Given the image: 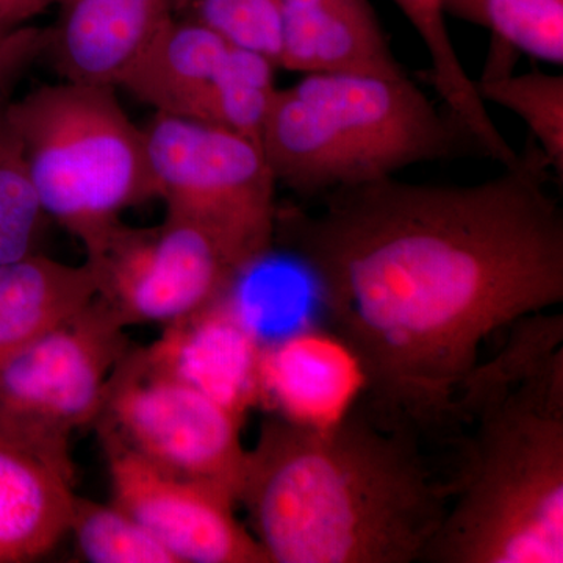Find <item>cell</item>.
<instances>
[{
  "mask_svg": "<svg viewBox=\"0 0 563 563\" xmlns=\"http://www.w3.org/2000/svg\"><path fill=\"white\" fill-rule=\"evenodd\" d=\"M258 141L277 185L303 199L421 163L483 157L409 74H302L274 92Z\"/></svg>",
  "mask_w": 563,
  "mask_h": 563,
  "instance_id": "cell-4",
  "label": "cell"
},
{
  "mask_svg": "<svg viewBox=\"0 0 563 563\" xmlns=\"http://www.w3.org/2000/svg\"><path fill=\"white\" fill-rule=\"evenodd\" d=\"M96 296L90 266L36 254L0 265V361L31 343Z\"/></svg>",
  "mask_w": 563,
  "mask_h": 563,
  "instance_id": "cell-17",
  "label": "cell"
},
{
  "mask_svg": "<svg viewBox=\"0 0 563 563\" xmlns=\"http://www.w3.org/2000/svg\"><path fill=\"white\" fill-rule=\"evenodd\" d=\"M109 462L111 503L131 514L177 563H269L239 499L221 485L158 468L114 437L99 433Z\"/></svg>",
  "mask_w": 563,
  "mask_h": 563,
  "instance_id": "cell-11",
  "label": "cell"
},
{
  "mask_svg": "<svg viewBox=\"0 0 563 563\" xmlns=\"http://www.w3.org/2000/svg\"><path fill=\"white\" fill-rule=\"evenodd\" d=\"M485 103L512 111L528 125L532 141L543 152L555 181H563V76L533 69L477 79Z\"/></svg>",
  "mask_w": 563,
  "mask_h": 563,
  "instance_id": "cell-21",
  "label": "cell"
},
{
  "mask_svg": "<svg viewBox=\"0 0 563 563\" xmlns=\"http://www.w3.org/2000/svg\"><path fill=\"white\" fill-rule=\"evenodd\" d=\"M114 91L65 80L10 99L40 201L84 247L120 222L122 211L157 198L143 128Z\"/></svg>",
  "mask_w": 563,
  "mask_h": 563,
  "instance_id": "cell-5",
  "label": "cell"
},
{
  "mask_svg": "<svg viewBox=\"0 0 563 563\" xmlns=\"http://www.w3.org/2000/svg\"><path fill=\"white\" fill-rule=\"evenodd\" d=\"M95 296L0 361V440L74 483L70 439L101 415L110 374L132 346Z\"/></svg>",
  "mask_w": 563,
  "mask_h": 563,
  "instance_id": "cell-7",
  "label": "cell"
},
{
  "mask_svg": "<svg viewBox=\"0 0 563 563\" xmlns=\"http://www.w3.org/2000/svg\"><path fill=\"white\" fill-rule=\"evenodd\" d=\"M47 29L10 25L0 0V95H9L18 80L43 57L47 47Z\"/></svg>",
  "mask_w": 563,
  "mask_h": 563,
  "instance_id": "cell-24",
  "label": "cell"
},
{
  "mask_svg": "<svg viewBox=\"0 0 563 563\" xmlns=\"http://www.w3.org/2000/svg\"><path fill=\"white\" fill-rule=\"evenodd\" d=\"M506 332L455 398L450 504L424 562H563V314Z\"/></svg>",
  "mask_w": 563,
  "mask_h": 563,
  "instance_id": "cell-3",
  "label": "cell"
},
{
  "mask_svg": "<svg viewBox=\"0 0 563 563\" xmlns=\"http://www.w3.org/2000/svg\"><path fill=\"white\" fill-rule=\"evenodd\" d=\"M95 426L158 468L221 485L239 499L243 418L158 369L143 346L132 344L114 366Z\"/></svg>",
  "mask_w": 563,
  "mask_h": 563,
  "instance_id": "cell-8",
  "label": "cell"
},
{
  "mask_svg": "<svg viewBox=\"0 0 563 563\" xmlns=\"http://www.w3.org/2000/svg\"><path fill=\"white\" fill-rule=\"evenodd\" d=\"M277 66L196 22L173 18L120 87L155 113L261 139Z\"/></svg>",
  "mask_w": 563,
  "mask_h": 563,
  "instance_id": "cell-10",
  "label": "cell"
},
{
  "mask_svg": "<svg viewBox=\"0 0 563 563\" xmlns=\"http://www.w3.org/2000/svg\"><path fill=\"white\" fill-rule=\"evenodd\" d=\"M0 95V265L43 254L51 218L33 185L20 133Z\"/></svg>",
  "mask_w": 563,
  "mask_h": 563,
  "instance_id": "cell-19",
  "label": "cell"
},
{
  "mask_svg": "<svg viewBox=\"0 0 563 563\" xmlns=\"http://www.w3.org/2000/svg\"><path fill=\"white\" fill-rule=\"evenodd\" d=\"M448 16L485 27V0H444Z\"/></svg>",
  "mask_w": 563,
  "mask_h": 563,
  "instance_id": "cell-26",
  "label": "cell"
},
{
  "mask_svg": "<svg viewBox=\"0 0 563 563\" xmlns=\"http://www.w3.org/2000/svg\"><path fill=\"white\" fill-rule=\"evenodd\" d=\"M420 36L429 57V81L442 107L466 132L485 139L495 131L487 103L477 92L476 80L463 65L448 29L444 0H393Z\"/></svg>",
  "mask_w": 563,
  "mask_h": 563,
  "instance_id": "cell-18",
  "label": "cell"
},
{
  "mask_svg": "<svg viewBox=\"0 0 563 563\" xmlns=\"http://www.w3.org/2000/svg\"><path fill=\"white\" fill-rule=\"evenodd\" d=\"M279 69L407 74L369 0H279Z\"/></svg>",
  "mask_w": 563,
  "mask_h": 563,
  "instance_id": "cell-15",
  "label": "cell"
},
{
  "mask_svg": "<svg viewBox=\"0 0 563 563\" xmlns=\"http://www.w3.org/2000/svg\"><path fill=\"white\" fill-rule=\"evenodd\" d=\"M163 328L161 339L143 346L158 369L203 393L243 420L258 406L263 340L244 320L231 292Z\"/></svg>",
  "mask_w": 563,
  "mask_h": 563,
  "instance_id": "cell-12",
  "label": "cell"
},
{
  "mask_svg": "<svg viewBox=\"0 0 563 563\" xmlns=\"http://www.w3.org/2000/svg\"><path fill=\"white\" fill-rule=\"evenodd\" d=\"M73 484L0 440V563L32 562L69 531Z\"/></svg>",
  "mask_w": 563,
  "mask_h": 563,
  "instance_id": "cell-16",
  "label": "cell"
},
{
  "mask_svg": "<svg viewBox=\"0 0 563 563\" xmlns=\"http://www.w3.org/2000/svg\"><path fill=\"white\" fill-rule=\"evenodd\" d=\"M44 55L63 80L118 88L173 20V0H58Z\"/></svg>",
  "mask_w": 563,
  "mask_h": 563,
  "instance_id": "cell-14",
  "label": "cell"
},
{
  "mask_svg": "<svg viewBox=\"0 0 563 563\" xmlns=\"http://www.w3.org/2000/svg\"><path fill=\"white\" fill-rule=\"evenodd\" d=\"M85 252L96 296L124 328L172 324L220 301L242 277L198 225L166 213L154 228L121 220Z\"/></svg>",
  "mask_w": 563,
  "mask_h": 563,
  "instance_id": "cell-9",
  "label": "cell"
},
{
  "mask_svg": "<svg viewBox=\"0 0 563 563\" xmlns=\"http://www.w3.org/2000/svg\"><path fill=\"white\" fill-rule=\"evenodd\" d=\"M2 2L5 21L16 27V25L31 21L32 18L46 10L52 3H57L58 0H2Z\"/></svg>",
  "mask_w": 563,
  "mask_h": 563,
  "instance_id": "cell-25",
  "label": "cell"
},
{
  "mask_svg": "<svg viewBox=\"0 0 563 563\" xmlns=\"http://www.w3.org/2000/svg\"><path fill=\"white\" fill-rule=\"evenodd\" d=\"M426 442L363 393L324 426L268 415L239 493L247 528L269 563L424 562L450 504Z\"/></svg>",
  "mask_w": 563,
  "mask_h": 563,
  "instance_id": "cell-2",
  "label": "cell"
},
{
  "mask_svg": "<svg viewBox=\"0 0 563 563\" xmlns=\"http://www.w3.org/2000/svg\"><path fill=\"white\" fill-rule=\"evenodd\" d=\"M166 214L198 225L240 276L274 250L277 181L261 141L155 113L143 128Z\"/></svg>",
  "mask_w": 563,
  "mask_h": 563,
  "instance_id": "cell-6",
  "label": "cell"
},
{
  "mask_svg": "<svg viewBox=\"0 0 563 563\" xmlns=\"http://www.w3.org/2000/svg\"><path fill=\"white\" fill-rule=\"evenodd\" d=\"M365 380L346 344L329 329L303 328L265 340L258 363V406L302 426L342 418Z\"/></svg>",
  "mask_w": 563,
  "mask_h": 563,
  "instance_id": "cell-13",
  "label": "cell"
},
{
  "mask_svg": "<svg viewBox=\"0 0 563 563\" xmlns=\"http://www.w3.org/2000/svg\"><path fill=\"white\" fill-rule=\"evenodd\" d=\"M68 533L87 562L177 563L143 525L113 503L74 496Z\"/></svg>",
  "mask_w": 563,
  "mask_h": 563,
  "instance_id": "cell-22",
  "label": "cell"
},
{
  "mask_svg": "<svg viewBox=\"0 0 563 563\" xmlns=\"http://www.w3.org/2000/svg\"><path fill=\"white\" fill-rule=\"evenodd\" d=\"M485 29L492 33L485 73H510L520 54L563 65V0H485Z\"/></svg>",
  "mask_w": 563,
  "mask_h": 563,
  "instance_id": "cell-20",
  "label": "cell"
},
{
  "mask_svg": "<svg viewBox=\"0 0 563 563\" xmlns=\"http://www.w3.org/2000/svg\"><path fill=\"white\" fill-rule=\"evenodd\" d=\"M529 140L476 184L387 177L336 188L320 209H277L274 246L312 282L363 395L443 439L483 344L563 302V207Z\"/></svg>",
  "mask_w": 563,
  "mask_h": 563,
  "instance_id": "cell-1",
  "label": "cell"
},
{
  "mask_svg": "<svg viewBox=\"0 0 563 563\" xmlns=\"http://www.w3.org/2000/svg\"><path fill=\"white\" fill-rule=\"evenodd\" d=\"M173 16L203 25L279 69V0H173Z\"/></svg>",
  "mask_w": 563,
  "mask_h": 563,
  "instance_id": "cell-23",
  "label": "cell"
}]
</instances>
